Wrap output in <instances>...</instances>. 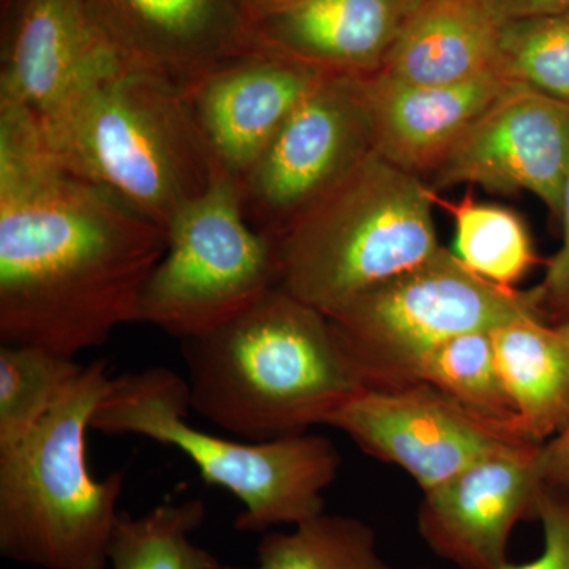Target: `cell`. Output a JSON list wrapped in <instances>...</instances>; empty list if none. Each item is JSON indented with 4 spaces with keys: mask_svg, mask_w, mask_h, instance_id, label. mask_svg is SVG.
<instances>
[{
    "mask_svg": "<svg viewBox=\"0 0 569 569\" xmlns=\"http://www.w3.org/2000/svg\"><path fill=\"white\" fill-rule=\"evenodd\" d=\"M167 249L163 228L52 156L36 116L0 104V342L102 347L138 323Z\"/></svg>",
    "mask_w": 569,
    "mask_h": 569,
    "instance_id": "cell-1",
    "label": "cell"
},
{
    "mask_svg": "<svg viewBox=\"0 0 569 569\" xmlns=\"http://www.w3.org/2000/svg\"><path fill=\"white\" fill-rule=\"evenodd\" d=\"M190 408L247 441L306 433L366 385L331 320L282 287L211 332L183 340Z\"/></svg>",
    "mask_w": 569,
    "mask_h": 569,
    "instance_id": "cell-2",
    "label": "cell"
},
{
    "mask_svg": "<svg viewBox=\"0 0 569 569\" xmlns=\"http://www.w3.org/2000/svg\"><path fill=\"white\" fill-rule=\"evenodd\" d=\"M39 122L52 156L168 233L211 186L213 164L179 89L102 56Z\"/></svg>",
    "mask_w": 569,
    "mask_h": 569,
    "instance_id": "cell-3",
    "label": "cell"
},
{
    "mask_svg": "<svg viewBox=\"0 0 569 569\" xmlns=\"http://www.w3.org/2000/svg\"><path fill=\"white\" fill-rule=\"evenodd\" d=\"M93 361L24 440L0 449V556L40 569H108L126 473L93 478L88 432L110 391Z\"/></svg>",
    "mask_w": 569,
    "mask_h": 569,
    "instance_id": "cell-4",
    "label": "cell"
},
{
    "mask_svg": "<svg viewBox=\"0 0 569 569\" xmlns=\"http://www.w3.org/2000/svg\"><path fill=\"white\" fill-rule=\"evenodd\" d=\"M189 381L167 367L112 378L91 429L107 436H140L183 452L209 486L241 501L234 529L268 533L325 512V490L336 481V445L318 433L269 441L227 440L190 426Z\"/></svg>",
    "mask_w": 569,
    "mask_h": 569,
    "instance_id": "cell-5",
    "label": "cell"
},
{
    "mask_svg": "<svg viewBox=\"0 0 569 569\" xmlns=\"http://www.w3.org/2000/svg\"><path fill=\"white\" fill-rule=\"evenodd\" d=\"M422 178L377 152L276 242L284 291L323 313L441 249Z\"/></svg>",
    "mask_w": 569,
    "mask_h": 569,
    "instance_id": "cell-6",
    "label": "cell"
},
{
    "mask_svg": "<svg viewBox=\"0 0 569 569\" xmlns=\"http://www.w3.org/2000/svg\"><path fill=\"white\" fill-rule=\"evenodd\" d=\"M541 307L538 288L498 287L441 247L326 316L366 388L383 389L415 383L419 365L441 343L542 313Z\"/></svg>",
    "mask_w": 569,
    "mask_h": 569,
    "instance_id": "cell-7",
    "label": "cell"
},
{
    "mask_svg": "<svg viewBox=\"0 0 569 569\" xmlns=\"http://www.w3.org/2000/svg\"><path fill=\"white\" fill-rule=\"evenodd\" d=\"M279 282L276 242L247 222L238 183L213 167L211 186L168 228L138 323L183 342L233 320Z\"/></svg>",
    "mask_w": 569,
    "mask_h": 569,
    "instance_id": "cell-8",
    "label": "cell"
},
{
    "mask_svg": "<svg viewBox=\"0 0 569 569\" xmlns=\"http://www.w3.org/2000/svg\"><path fill=\"white\" fill-rule=\"evenodd\" d=\"M372 152L366 77L326 73L239 181L247 222L279 241Z\"/></svg>",
    "mask_w": 569,
    "mask_h": 569,
    "instance_id": "cell-9",
    "label": "cell"
},
{
    "mask_svg": "<svg viewBox=\"0 0 569 569\" xmlns=\"http://www.w3.org/2000/svg\"><path fill=\"white\" fill-rule=\"evenodd\" d=\"M325 426L346 433L372 458L402 468L422 492L490 452L523 441L479 421L426 383L365 389L337 408Z\"/></svg>",
    "mask_w": 569,
    "mask_h": 569,
    "instance_id": "cell-10",
    "label": "cell"
},
{
    "mask_svg": "<svg viewBox=\"0 0 569 569\" xmlns=\"http://www.w3.org/2000/svg\"><path fill=\"white\" fill-rule=\"evenodd\" d=\"M569 167V103L515 82L433 171V186L530 192L560 217Z\"/></svg>",
    "mask_w": 569,
    "mask_h": 569,
    "instance_id": "cell-11",
    "label": "cell"
},
{
    "mask_svg": "<svg viewBox=\"0 0 569 569\" xmlns=\"http://www.w3.org/2000/svg\"><path fill=\"white\" fill-rule=\"evenodd\" d=\"M542 443L509 445L425 492L419 537L459 569H503L508 542L522 519H537Z\"/></svg>",
    "mask_w": 569,
    "mask_h": 569,
    "instance_id": "cell-12",
    "label": "cell"
},
{
    "mask_svg": "<svg viewBox=\"0 0 569 569\" xmlns=\"http://www.w3.org/2000/svg\"><path fill=\"white\" fill-rule=\"evenodd\" d=\"M123 62L189 91L253 47L241 0H84Z\"/></svg>",
    "mask_w": 569,
    "mask_h": 569,
    "instance_id": "cell-13",
    "label": "cell"
},
{
    "mask_svg": "<svg viewBox=\"0 0 569 569\" xmlns=\"http://www.w3.org/2000/svg\"><path fill=\"white\" fill-rule=\"evenodd\" d=\"M325 74L253 44L183 92L213 167L239 183Z\"/></svg>",
    "mask_w": 569,
    "mask_h": 569,
    "instance_id": "cell-14",
    "label": "cell"
},
{
    "mask_svg": "<svg viewBox=\"0 0 569 569\" xmlns=\"http://www.w3.org/2000/svg\"><path fill=\"white\" fill-rule=\"evenodd\" d=\"M425 0H296L250 18V40L329 74L372 77Z\"/></svg>",
    "mask_w": 569,
    "mask_h": 569,
    "instance_id": "cell-15",
    "label": "cell"
},
{
    "mask_svg": "<svg viewBox=\"0 0 569 569\" xmlns=\"http://www.w3.org/2000/svg\"><path fill=\"white\" fill-rule=\"evenodd\" d=\"M512 84L498 70L447 86L366 77L373 151L407 173H433L468 127Z\"/></svg>",
    "mask_w": 569,
    "mask_h": 569,
    "instance_id": "cell-16",
    "label": "cell"
},
{
    "mask_svg": "<svg viewBox=\"0 0 569 569\" xmlns=\"http://www.w3.org/2000/svg\"><path fill=\"white\" fill-rule=\"evenodd\" d=\"M110 51L84 0H17L2 51L0 104L40 118Z\"/></svg>",
    "mask_w": 569,
    "mask_h": 569,
    "instance_id": "cell-17",
    "label": "cell"
},
{
    "mask_svg": "<svg viewBox=\"0 0 569 569\" xmlns=\"http://www.w3.org/2000/svg\"><path fill=\"white\" fill-rule=\"evenodd\" d=\"M498 28L481 0H425L376 74L413 86L473 80L497 70Z\"/></svg>",
    "mask_w": 569,
    "mask_h": 569,
    "instance_id": "cell-18",
    "label": "cell"
},
{
    "mask_svg": "<svg viewBox=\"0 0 569 569\" xmlns=\"http://www.w3.org/2000/svg\"><path fill=\"white\" fill-rule=\"evenodd\" d=\"M498 372L516 410V433L545 443L569 425V328L542 313L490 331Z\"/></svg>",
    "mask_w": 569,
    "mask_h": 569,
    "instance_id": "cell-19",
    "label": "cell"
},
{
    "mask_svg": "<svg viewBox=\"0 0 569 569\" xmlns=\"http://www.w3.org/2000/svg\"><path fill=\"white\" fill-rule=\"evenodd\" d=\"M415 383L436 388L479 421L519 438L490 331L468 332L441 343L419 365Z\"/></svg>",
    "mask_w": 569,
    "mask_h": 569,
    "instance_id": "cell-20",
    "label": "cell"
},
{
    "mask_svg": "<svg viewBox=\"0 0 569 569\" xmlns=\"http://www.w3.org/2000/svg\"><path fill=\"white\" fill-rule=\"evenodd\" d=\"M206 505L198 498L168 501L133 518L121 511L108 560L112 569H223L219 557L194 545L193 531L203 526Z\"/></svg>",
    "mask_w": 569,
    "mask_h": 569,
    "instance_id": "cell-21",
    "label": "cell"
},
{
    "mask_svg": "<svg viewBox=\"0 0 569 569\" xmlns=\"http://www.w3.org/2000/svg\"><path fill=\"white\" fill-rule=\"evenodd\" d=\"M253 569H395L365 520L323 515L293 530L268 531L258 542Z\"/></svg>",
    "mask_w": 569,
    "mask_h": 569,
    "instance_id": "cell-22",
    "label": "cell"
},
{
    "mask_svg": "<svg viewBox=\"0 0 569 569\" xmlns=\"http://www.w3.org/2000/svg\"><path fill=\"white\" fill-rule=\"evenodd\" d=\"M84 365L36 347L0 346V449L24 440L73 387Z\"/></svg>",
    "mask_w": 569,
    "mask_h": 569,
    "instance_id": "cell-23",
    "label": "cell"
},
{
    "mask_svg": "<svg viewBox=\"0 0 569 569\" xmlns=\"http://www.w3.org/2000/svg\"><path fill=\"white\" fill-rule=\"evenodd\" d=\"M445 208L455 219V253L475 274L498 287L516 288L537 263L529 228L511 209L478 203L471 197Z\"/></svg>",
    "mask_w": 569,
    "mask_h": 569,
    "instance_id": "cell-24",
    "label": "cell"
},
{
    "mask_svg": "<svg viewBox=\"0 0 569 569\" xmlns=\"http://www.w3.org/2000/svg\"><path fill=\"white\" fill-rule=\"evenodd\" d=\"M497 70L569 103V13L500 24Z\"/></svg>",
    "mask_w": 569,
    "mask_h": 569,
    "instance_id": "cell-25",
    "label": "cell"
},
{
    "mask_svg": "<svg viewBox=\"0 0 569 569\" xmlns=\"http://www.w3.org/2000/svg\"><path fill=\"white\" fill-rule=\"evenodd\" d=\"M537 519L545 533V548L527 563L508 561L503 569H569V496L542 486L537 500Z\"/></svg>",
    "mask_w": 569,
    "mask_h": 569,
    "instance_id": "cell-26",
    "label": "cell"
},
{
    "mask_svg": "<svg viewBox=\"0 0 569 569\" xmlns=\"http://www.w3.org/2000/svg\"><path fill=\"white\" fill-rule=\"evenodd\" d=\"M563 223V241L559 252L550 258L546 268L545 282L538 287L542 305L567 310L569 307V167L561 193L560 217Z\"/></svg>",
    "mask_w": 569,
    "mask_h": 569,
    "instance_id": "cell-27",
    "label": "cell"
},
{
    "mask_svg": "<svg viewBox=\"0 0 569 569\" xmlns=\"http://www.w3.org/2000/svg\"><path fill=\"white\" fill-rule=\"evenodd\" d=\"M539 471L548 488L569 496V425L539 448Z\"/></svg>",
    "mask_w": 569,
    "mask_h": 569,
    "instance_id": "cell-28",
    "label": "cell"
},
{
    "mask_svg": "<svg viewBox=\"0 0 569 569\" xmlns=\"http://www.w3.org/2000/svg\"><path fill=\"white\" fill-rule=\"evenodd\" d=\"M497 24L569 13V0H481Z\"/></svg>",
    "mask_w": 569,
    "mask_h": 569,
    "instance_id": "cell-29",
    "label": "cell"
},
{
    "mask_svg": "<svg viewBox=\"0 0 569 569\" xmlns=\"http://www.w3.org/2000/svg\"><path fill=\"white\" fill-rule=\"evenodd\" d=\"M296 0H241L242 6L246 7L247 13L250 18L254 14L264 13V11L279 9V7L288 6L293 3Z\"/></svg>",
    "mask_w": 569,
    "mask_h": 569,
    "instance_id": "cell-30",
    "label": "cell"
},
{
    "mask_svg": "<svg viewBox=\"0 0 569 569\" xmlns=\"http://www.w3.org/2000/svg\"><path fill=\"white\" fill-rule=\"evenodd\" d=\"M565 312H567V316H565L563 320H561V323L567 325L569 328V307L567 310H565Z\"/></svg>",
    "mask_w": 569,
    "mask_h": 569,
    "instance_id": "cell-31",
    "label": "cell"
},
{
    "mask_svg": "<svg viewBox=\"0 0 569 569\" xmlns=\"http://www.w3.org/2000/svg\"><path fill=\"white\" fill-rule=\"evenodd\" d=\"M419 569H432V568H419Z\"/></svg>",
    "mask_w": 569,
    "mask_h": 569,
    "instance_id": "cell-32",
    "label": "cell"
}]
</instances>
